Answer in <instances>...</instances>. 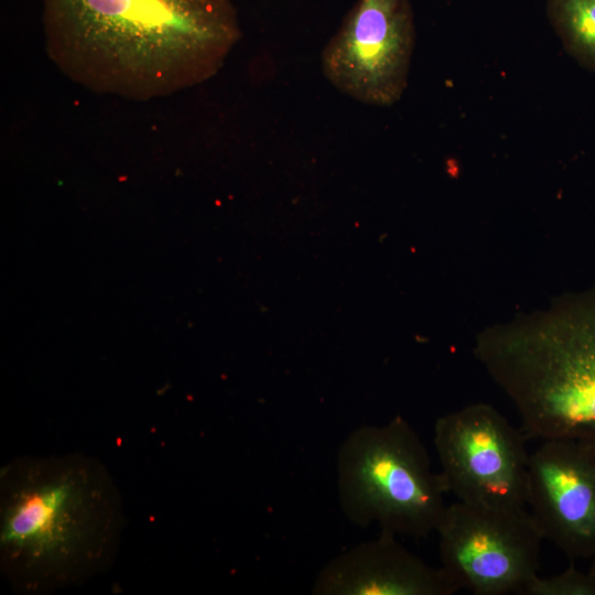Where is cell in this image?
Here are the masks:
<instances>
[{
	"mask_svg": "<svg viewBox=\"0 0 595 595\" xmlns=\"http://www.w3.org/2000/svg\"><path fill=\"white\" fill-rule=\"evenodd\" d=\"M45 50L75 84L149 101L205 83L241 37L230 0H41Z\"/></svg>",
	"mask_w": 595,
	"mask_h": 595,
	"instance_id": "6da1fadb",
	"label": "cell"
},
{
	"mask_svg": "<svg viewBox=\"0 0 595 595\" xmlns=\"http://www.w3.org/2000/svg\"><path fill=\"white\" fill-rule=\"evenodd\" d=\"M125 523L120 490L93 456L25 455L0 469V570L22 594H47L102 573Z\"/></svg>",
	"mask_w": 595,
	"mask_h": 595,
	"instance_id": "7a4b0ae2",
	"label": "cell"
},
{
	"mask_svg": "<svg viewBox=\"0 0 595 595\" xmlns=\"http://www.w3.org/2000/svg\"><path fill=\"white\" fill-rule=\"evenodd\" d=\"M473 350L527 439L595 446V283L486 327Z\"/></svg>",
	"mask_w": 595,
	"mask_h": 595,
	"instance_id": "3957f363",
	"label": "cell"
},
{
	"mask_svg": "<svg viewBox=\"0 0 595 595\" xmlns=\"http://www.w3.org/2000/svg\"><path fill=\"white\" fill-rule=\"evenodd\" d=\"M339 505L360 527L425 538L435 532L447 494L432 469L426 448L402 418L364 425L342 443L337 455Z\"/></svg>",
	"mask_w": 595,
	"mask_h": 595,
	"instance_id": "277c9868",
	"label": "cell"
},
{
	"mask_svg": "<svg viewBox=\"0 0 595 595\" xmlns=\"http://www.w3.org/2000/svg\"><path fill=\"white\" fill-rule=\"evenodd\" d=\"M435 532L440 567L458 591L519 594L538 574L543 538L527 508L457 500L446 506Z\"/></svg>",
	"mask_w": 595,
	"mask_h": 595,
	"instance_id": "5b68a950",
	"label": "cell"
},
{
	"mask_svg": "<svg viewBox=\"0 0 595 595\" xmlns=\"http://www.w3.org/2000/svg\"><path fill=\"white\" fill-rule=\"evenodd\" d=\"M526 439L488 403H470L440 416L433 442L446 491L472 505L526 508Z\"/></svg>",
	"mask_w": 595,
	"mask_h": 595,
	"instance_id": "8992f818",
	"label": "cell"
},
{
	"mask_svg": "<svg viewBox=\"0 0 595 595\" xmlns=\"http://www.w3.org/2000/svg\"><path fill=\"white\" fill-rule=\"evenodd\" d=\"M414 44L410 0H356L322 52V71L342 94L388 107L407 88Z\"/></svg>",
	"mask_w": 595,
	"mask_h": 595,
	"instance_id": "52a82bcc",
	"label": "cell"
},
{
	"mask_svg": "<svg viewBox=\"0 0 595 595\" xmlns=\"http://www.w3.org/2000/svg\"><path fill=\"white\" fill-rule=\"evenodd\" d=\"M527 506L543 539L572 560L595 554V446L544 440L529 454Z\"/></svg>",
	"mask_w": 595,
	"mask_h": 595,
	"instance_id": "ba28073f",
	"label": "cell"
},
{
	"mask_svg": "<svg viewBox=\"0 0 595 595\" xmlns=\"http://www.w3.org/2000/svg\"><path fill=\"white\" fill-rule=\"evenodd\" d=\"M458 592L441 567L426 564L380 532L332 559L317 574L315 595H452Z\"/></svg>",
	"mask_w": 595,
	"mask_h": 595,
	"instance_id": "9c48e42d",
	"label": "cell"
},
{
	"mask_svg": "<svg viewBox=\"0 0 595 595\" xmlns=\"http://www.w3.org/2000/svg\"><path fill=\"white\" fill-rule=\"evenodd\" d=\"M545 10L564 50L595 72V0H545Z\"/></svg>",
	"mask_w": 595,
	"mask_h": 595,
	"instance_id": "30bf717a",
	"label": "cell"
},
{
	"mask_svg": "<svg viewBox=\"0 0 595 595\" xmlns=\"http://www.w3.org/2000/svg\"><path fill=\"white\" fill-rule=\"evenodd\" d=\"M523 595H595V582L588 573L584 574L574 565L562 573L531 577L521 588Z\"/></svg>",
	"mask_w": 595,
	"mask_h": 595,
	"instance_id": "8fae6325",
	"label": "cell"
},
{
	"mask_svg": "<svg viewBox=\"0 0 595 595\" xmlns=\"http://www.w3.org/2000/svg\"><path fill=\"white\" fill-rule=\"evenodd\" d=\"M591 559H592V564H591L588 574L592 577V580L595 582V554Z\"/></svg>",
	"mask_w": 595,
	"mask_h": 595,
	"instance_id": "7c38bea8",
	"label": "cell"
}]
</instances>
